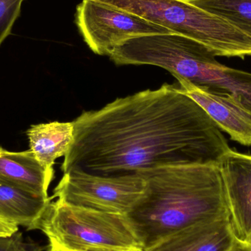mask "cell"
Wrapping results in <instances>:
<instances>
[{
	"instance_id": "cell-1",
	"label": "cell",
	"mask_w": 251,
	"mask_h": 251,
	"mask_svg": "<svg viewBox=\"0 0 251 251\" xmlns=\"http://www.w3.org/2000/svg\"><path fill=\"white\" fill-rule=\"evenodd\" d=\"M63 174L120 176L175 165H218L230 150L221 128L178 87L119 98L73 121Z\"/></svg>"
},
{
	"instance_id": "cell-2",
	"label": "cell",
	"mask_w": 251,
	"mask_h": 251,
	"mask_svg": "<svg viewBox=\"0 0 251 251\" xmlns=\"http://www.w3.org/2000/svg\"><path fill=\"white\" fill-rule=\"evenodd\" d=\"M136 174L143 195L126 215L143 250L187 227L230 217L218 165L160 167Z\"/></svg>"
},
{
	"instance_id": "cell-3",
	"label": "cell",
	"mask_w": 251,
	"mask_h": 251,
	"mask_svg": "<svg viewBox=\"0 0 251 251\" xmlns=\"http://www.w3.org/2000/svg\"><path fill=\"white\" fill-rule=\"evenodd\" d=\"M191 38L216 56L251 57V38L187 0H97Z\"/></svg>"
},
{
	"instance_id": "cell-4",
	"label": "cell",
	"mask_w": 251,
	"mask_h": 251,
	"mask_svg": "<svg viewBox=\"0 0 251 251\" xmlns=\"http://www.w3.org/2000/svg\"><path fill=\"white\" fill-rule=\"evenodd\" d=\"M37 229L68 251L107 248L143 251L125 215L70 206L56 201L50 203Z\"/></svg>"
},
{
	"instance_id": "cell-5",
	"label": "cell",
	"mask_w": 251,
	"mask_h": 251,
	"mask_svg": "<svg viewBox=\"0 0 251 251\" xmlns=\"http://www.w3.org/2000/svg\"><path fill=\"white\" fill-rule=\"evenodd\" d=\"M144 189V180L137 174L101 176L73 172L63 174L51 198L70 206L126 215Z\"/></svg>"
},
{
	"instance_id": "cell-6",
	"label": "cell",
	"mask_w": 251,
	"mask_h": 251,
	"mask_svg": "<svg viewBox=\"0 0 251 251\" xmlns=\"http://www.w3.org/2000/svg\"><path fill=\"white\" fill-rule=\"evenodd\" d=\"M76 24L87 45L98 55H110L116 45L133 37L174 33L97 0H82L76 7Z\"/></svg>"
},
{
	"instance_id": "cell-7",
	"label": "cell",
	"mask_w": 251,
	"mask_h": 251,
	"mask_svg": "<svg viewBox=\"0 0 251 251\" xmlns=\"http://www.w3.org/2000/svg\"><path fill=\"white\" fill-rule=\"evenodd\" d=\"M218 167L236 237L251 244V155L230 149Z\"/></svg>"
},
{
	"instance_id": "cell-8",
	"label": "cell",
	"mask_w": 251,
	"mask_h": 251,
	"mask_svg": "<svg viewBox=\"0 0 251 251\" xmlns=\"http://www.w3.org/2000/svg\"><path fill=\"white\" fill-rule=\"evenodd\" d=\"M181 91L193 99L231 140L251 146V112L226 93L196 86L178 78Z\"/></svg>"
},
{
	"instance_id": "cell-9",
	"label": "cell",
	"mask_w": 251,
	"mask_h": 251,
	"mask_svg": "<svg viewBox=\"0 0 251 251\" xmlns=\"http://www.w3.org/2000/svg\"><path fill=\"white\" fill-rule=\"evenodd\" d=\"M236 236L230 217L187 227L143 251H226Z\"/></svg>"
},
{
	"instance_id": "cell-10",
	"label": "cell",
	"mask_w": 251,
	"mask_h": 251,
	"mask_svg": "<svg viewBox=\"0 0 251 251\" xmlns=\"http://www.w3.org/2000/svg\"><path fill=\"white\" fill-rule=\"evenodd\" d=\"M54 174L47 171L29 149L10 152L0 147V178L39 196L49 197Z\"/></svg>"
},
{
	"instance_id": "cell-11",
	"label": "cell",
	"mask_w": 251,
	"mask_h": 251,
	"mask_svg": "<svg viewBox=\"0 0 251 251\" xmlns=\"http://www.w3.org/2000/svg\"><path fill=\"white\" fill-rule=\"evenodd\" d=\"M51 199L0 178V219L37 229Z\"/></svg>"
},
{
	"instance_id": "cell-12",
	"label": "cell",
	"mask_w": 251,
	"mask_h": 251,
	"mask_svg": "<svg viewBox=\"0 0 251 251\" xmlns=\"http://www.w3.org/2000/svg\"><path fill=\"white\" fill-rule=\"evenodd\" d=\"M74 122H50L32 125L26 131L30 150L41 165L54 174L57 158L65 156L74 141Z\"/></svg>"
},
{
	"instance_id": "cell-13",
	"label": "cell",
	"mask_w": 251,
	"mask_h": 251,
	"mask_svg": "<svg viewBox=\"0 0 251 251\" xmlns=\"http://www.w3.org/2000/svg\"><path fill=\"white\" fill-rule=\"evenodd\" d=\"M231 24L251 38V0H187Z\"/></svg>"
},
{
	"instance_id": "cell-14",
	"label": "cell",
	"mask_w": 251,
	"mask_h": 251,
	"mask_svg": "<svg viewBox=\"0 0 251 251\" xmlns=\"http://www.w3.org/2000/svg\"><path fill=\"white\" fill-rule=\"evenodd\" d=\"M24 0H0V45L10 35Z\"/></svg>"
},
{
	"instance_id": "cell-15",
	"label": "cell",
	"mask_w": 251,
	"mask_h": 251,
	"mask_svg": "<svg viewBox=\"0 0 251 251\" xmlns=\"http://www.w3.org/2000/svg\"><path fill=\"white\" fill-rule=\"evenodd\" d=\"M18 231L19 226L9 221L0 219V237H10Z\"/></svg>"
},
{
	"instance_id": "cell-16",
	"label": "cell",
	"mask_w": 251,
	"mask_h": 251,
	"mask_svg": "<svg viewBox=\"0 0 251 251\" xmlns=\"http://www.w3.org/2000/svg\"><path fill=\"white\" fill-rule=\"evenodd\" d=\"M13 237H14L16 251H41V249L40 250L39 249L35 248V246H30L25 243L22 238V234L19 231L13 234Z\"/></svg>"
},
{
	"instance_id": "cell-17",
	"label": "cell",
	"mask_w": 251,
	"mask_h": 251,
	"mask_svg": "<svg viewBox=\"0 0 251 251\" xmlns=\"http://www.w3.org/2000/svg\"><path fill=\"white\" fill-rule=\"evenodd\" d=\"M0 251H16L13 235L0 237Z\"/></svg>"
},
{
	"instance_id": "cell-18",
	"label": "cell",
	"mask_w": 251,
	"mask_h": 251,
	"mask_svg": "<svg viewBox=\"0 0 251 251\" xmlns=\"http://www.w3.org/2000/svg\"><path fill=\"white\" fill-rule=\"evenodd\" d=\"M226 251H251V244L236 237L231 247Z\"/></svg>"
},
{
	"instance_id": "cell-19",
	"label": "cell",
	"mask_w": 251,
	"mask_h": 251,
	"mask_svg": "<svg viewBox=\"0 0 251 251\" xmlns=\"http://www.w3.org/2000/svg\"><path fill=\"white\" fill-rule=\"evenodd\" d=\"M74 251H126L119 250V249H107V248H88V249H82V250Z\"/></svg>"
},
{
	"instance_id": "cell-20",
	"label": "cell",
	"mask_w": 251,
	"mask_h": 251,
	"mask_svg": "<svg viewBox=\"0 0 251 251\" xmlns=\"http://www.w3.org/2000/svg\"><path fill=\"white\" fill-rule=\"evenodd\" d=\"M48 251H67L65 249H62L60 246L54 244V243H50V250Z\"/></svg>"
}]
</instances>
